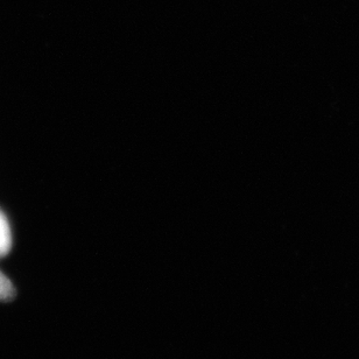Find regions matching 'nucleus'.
I'll return each instance as SVG.
<instances>
[{
    "instance_id": "nucleus-2",
    "label": "nucleus",
    "mask_w": 359,
    "mask_h": 359,
    "mask_svg": "<svg viewBox=\"0 0 359 359\" xmlns=\"http://www.w3.org/2000/svg\"><path fill=\"white\" fill-rule=\"evenodd\" d=\"M15 297V288L11 280L0 272V301H10Z\"/></svg>"
},
{
    "instance_id": "nucleus-1",
    "label": "nucleus",
    "mask_w": 359,
    "mask_h": 359,
    "mask_svg": "<svg viewBox=\"0 0 359 359\" xmlns=\"http://www.w3.org/2000/svg\"><path fill=\"white\" fill-rule=\"evenodd\" d=\"M12 248V235L6 216L0 210V258L7 256Z\"/></svg>"
}]
</instances>
